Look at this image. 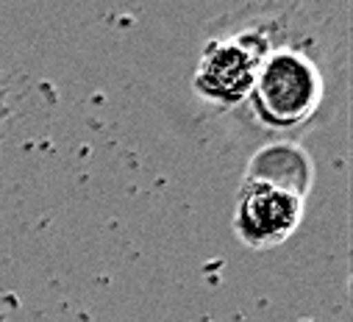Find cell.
I'll list each match as a JSON object with an SVG mask.
<instances>
[{"mask_svg": "<svg viewBox=\"0 0 353 322\" xmlns=\"http://www.w3.org/2000/svg\"><path fill=\"white\" fill-rule=\"evenodd\" d=\"M314 9L303 3L256 6L270 50L264 53L242 106L273 139L303 133L328 120L334 45L323 36L325 23H312Z\"/></svg>", "mask_w": 353, "mask_h": 322, "instance_id": "obj_1", "label": "cell"}, {"mask_svg": "<svg viewBox=\"0 0 353 322\" xmlns=\"http://www.w3.org/2000/svg\"><path fill=\"white\" fill-rule=\"evenodd\" d=\"M268 50L270 39L256 6H245L214 20V34L206 39L192 78L198 100L214 111L242 109Z\"/></svg>", "mask_w": 353, "mask_h": 322, "instance_id": "obj_2", "label": "cell"}, {"mask_svg": "<svg viewBox=\"0 0 353 322\" xmlns=\"http://www.w3.org/2000/svg\"><path fill=\"white\" fill-rule=\"evenodd\" d=\"M303 219V200L261 184L253 178H242L234 203V233L250 250L279 248L298 230Z\"/></svg>", "mask_w": 353, "mask_h": 322, "instance_id": "obj_3", "label": "cell"}, {"mask_svg": "<svg viewBox=\"0 0 353 322\" xmlns=\"http://www.w3.org/2000/svg\"><path fill=\"white\" fill-rule=\"evenodd\" d=\"M245 178L270 184L276 189H284L301 200L312 192L314 181V164L312 155L292 139H270L264 142L248 161Z\"/></svg>", "mask_w": 353, "mask_h": 322, "instance_id": "obj_4", "label": "cell"}, {"mask_svg": "<svg viewBox=\"0 0 353 322\" xmlns=\"http://www.w3.org/2000/svg\"><path fill=\"white\" fill-rule=\"evenodd\" d=\"M9 114V106H6V100H3V89H0V120H3Z\"/></svg>", "mask_w": 353, "mask_h": 322, "instance_id": "obj_5", "label": "cell"}, {"mask_svg": "<svg viewBox=\"0 0 353 322\" xmlns=\"http://www.w3.org/2000/svg\"><path fill=\"white\" fill-rule=\"evenodd\" d=\"M0 322H6V314L3 311H0Z\"/></svg>", "mask_w": 353, "mask_h": 322, "instance_id": "obj_6", "label": "cell"}]
</instances>
